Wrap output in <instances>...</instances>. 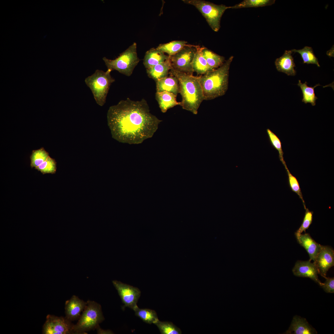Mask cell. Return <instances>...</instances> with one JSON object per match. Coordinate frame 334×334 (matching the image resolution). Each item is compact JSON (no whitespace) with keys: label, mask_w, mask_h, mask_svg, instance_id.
Returning <instances> with one entry per match:
<instances>
[{"label":"cell","mask_w":334,"mask_h":334,"mask_svg":"<svg viewBox=\"0 0 334 334\" xmlns=\"http://www.w3.org/2000/svg\"><path fill=\"white\" fill-rule=\"evenodd\" d=\"M135 315L144 322L154 324L159 320L156 312L149 309H140L138 307L134 310Z\"/></svg>","instance_id":"obj_25"},{"label":"cell","mask_w":334,"mask_h":334,"mask_svg":"<svg viewBox=\"0 0 334 334\" xmlns=\"http://www.w3.org/2000/svg\"><path fill=\"white\" fill-rule=\"evenodd\" d=\"M318 273L324 278L328 270L334 265V251L331 247L322 245L314 261Z\"/></svg>","instance_id":"obj_11"},{"label":"cell","mask_w":334,"mask_h":334,"mask_svg":"<svg viewBox=\"0 0 334 334\" xmlns=\"http://www.w3.org/2000/svg\"><path fill=\"white\" fill-rule=\"evenodd\" d=\"M35 169L43 174H54L56 171V162L54 159L49 156L46 160Z\"/></svg>","instance_id":"obj_32"},{"label":"cell","mask_w":334,"mask_h":334,"mask_svg":"<svg viewBox=\"0 0 334 334\" xmlns=\"http://www.w3.org/2000/svg\"><path fill=\"white\" fill-rule=\"evenodd\" d=\"M292 51L293 52H297L300 54L303 63L315 64L318 67L320 66L318 59L314 54L311 47L305 46L302 49H293Z\"/></svg>","instance_id":"obj_27"},{"label":"cell","mask_w":334,"mask_h":334,"mask_svg":"<svg viewBox=\"0 0 334 334\" xmlns=\"http://www.w3.org/2000/svg\"><path fill=\"white\" fill-rule=\"evenodd\" d=\"M112 283L125 307H128L134 310L138 307L137 304L141 294L140 290L116 280H113Z\"/></svg>","instance_id":"obj_10"},{"label":"cell","mask_w":334,"mask_h":334,"mask_svg":"<svg viewBox=\"0 0 334 334\" xmlns=\"http://www.w3.org/2000/svg\"><path fill=\"white\" fill-rule=\"evenodd\" d=\"M294 275L298 277H308L318 284L320 286L322 283L318 278V272L315 263L309 260H298L292 269Z\"/></svg>","instance_id":"obj_12"},{"label":"cell","mask_w":334,"mask_h":334,"mask_svg":"<svg viewBox=\"0 0 334 334\" xmlns=\"http://www.w3.org/2000/svg\"><path fill=\"white\" fill-rule=\"evenodd\" d=\"M187 45V42L184 41H174L165 44H160L156 48L164 53H167L168 56H170L180 51Z\"/></svg>","instance_id":"obj_23"},{"label":"cell","mask_w":334,"mask_h":334,"mask_svg":"<svg viewBox=\"0 0 334 334\" xmlns=\"http://www.w3.org/2000/svg\"><path fill=\"white\" fill-rule=\"evenodd\" d=\"M107 119L113 138L130 144L141 143L152 137L161 121L150 112L144 99L120 101L109 108Z\"/></svg>","instance_id":"obj_1"},{"label":"cell","mask_w":334,"mask_h":334,"mask_svg":"<svg viewBox=\"0 0 334 334\" xmlns=\"http://www.w3.org/2000/svg\"><path fill=\"white\" fill-rule=\"evenodd\" d=\"M49 156V153L43 148L32 151L30 156V166L36 168L44 162Z\"/></svg>","instance_id":"obj_28"},{"label":"cell","mask_w":334,"mask_h":334,"mask_svg":"<svg viewBox=\"0 0 334 334\" xmlns=\"http://www.w3.org/2000/svg\"><path fill=\"white\" fill-rule=\"evenodd\" d=\"M169 56L156 48H152L145 53L143 64L146 69L161 63L169 59Z\"/></svg>","instance_id":"obj_19"},{"label":"cell","mask_w":334,"mask_h":334,"mask_svg":"<svg viewBox=\"0 0 334 334\" xmlns=\"http://www.w3.org/2000/svg\"><path fill=\"white\" fill-rule=\"evenodd\" d=\"M198 46L187 44L180 51L169 56L172 68L174 71L193 74L192 62Z\"/></svg>","instance_id":"obj_8"},{"label":"cell","mask_w":334,"mask_h":334,"mask_svg":"<svg viewBox=\"0 0 334 334\" xmlns=\"http://www.w3.org/2000/svg\"><path fill=\"white\" fill-rule=\"evenodd\" d=\"M292 50H285L282 56L276 60L275 65L278 71L285 73L288 75H296V71L294 69L295 65L292 55Z\"/></svg>","instance_id":"obj_16"},{"label":"cell","mask_w":334,"mask_h":334,"mask_svg":"<svg viewBox=\"0 0 334 334\" xmlns=\"http://www.w3.org/2000/svg\"><path fill=\"white\" fill-rule=\"evenodd\" d=\"M233 56H231L218 68L198 76L204 99L209 100L224 95L229 86V70Z\"/></svg>","instance_id":"obj_3"},{"label":"cell","mask_w":334,"mask_h":334,"mask_svg":"<svg viewBox=\"0 0 334 334\" xmlns=\"http://www.w3.org/2000/svg\"><path fill=\"white\" fill-rule=\"evenodd\" d=\"M87 304V302L75 295L72 296L65 302V318L71 322L79 319Z\"/></svg>","instance_id":"obj_13"},{"label":"cell","mask_w":334,"mask_h":334,"mask_svg":"<svg viewBox=\"0 0 334 334\" xmlns=\"http://www.w3.org/2000/svg\"><path fill=\"white\" fill-rule=\"evenodd\" d=\"M201 50L203 56L212 70L221 66L225 61L223 56L217 54L207 48H202Z\"/></svg>","instance_id":"obj_22"},{"label":"cell","mask_w":334,"mask_h":334,"mask_svg":"<svg viewBox=\"0 0 334 334\" xmlns=\"http://www.w3.org/2000/svg\"><path fill=\"white\" fill-rule=\"evenodd\" d=\"M107 69L116 70L127 76L131 75L139 61L137 52V45L133 43L115 59L112 60L103 58Z\"/></svg>","instance_id":"obj_6"},{"label":"cell","mask_w":334,"mask_h":334,"mask_svg":"<svg viewBox=\"0 0 334 334\" xmlns=\"http://www.w3.org/2000/svg\"><path fill=\"white\" fill-rule=\"evenodd\" d=\"M297 241L309 254V260L315 261L322 245L316 242L308 233L295 235Z\"/></svg>","instance_id":"obj_15"},{"label":"cell","mask_w":334,"mask_h":334,"mask_svg":"<svg viewBox=\"0 0 334 334\" xmlns=\"http://www.w3.org/2000/svg\"><path fill=\"white\" fill-rule=\"evenodd\" d=\"M298 85L300 87L302 92L303 98L302 101L305 104L310 103L312 106L315 105L316 101L318 98L315 94L314 88L318 86H320L319 84V83L314 87H310L307 85L306 82L302 83L299 80Z\"/></svg>","instance_id":"obj_24"},{"label":"cell","mask_w":334,"mask_h":334,"mask_svg":"<svg viewBox=\"0 0 334 334\" xmlns=\"http://www.w3.org/2000/svg\"><path fill=\"white\" fill-rule=\"evenodd\" d=\"M275 2V0H244L240 3L230 6V9L263 7L271 5Z\"/></svg>","instance_id":"obj_26"},{"label":"cell","mask_w":334,"mask_h":334,"mask_svg":"<svg viewBox=\"0 0 334 334\" xmlns=\"http://www.w3.org/2000/svg\"><path fill=\"white\" fill-rule=\"evenodd\" d=\"M325 281L322 283L321 287L327 293H334V277H327Z\"/></svg>","instance_id":"obj_34"},{"label":"cell","mask_w":334,"mask_h":334,"mask_svg":"<svg viewBox=\"0 0 334 334\" xmlns=\"http://www.w3.org/2000/svg\"><path fill=\"white\" fill-rule=\"evenodd\" d=\"M73 325L65 317L49 315L43 325L42 332L45 334L74 333Z\"/></svg>","instance_id":"obj_9"},{"label":"cell","mask_w":334,"mask_h":334,"mask_svg":"<svg viewBox=\"0 0 334 334\" xmlns=\"http://www.w3.org/2000/svg\"><path fill=\"white\" fill-rule=\"evenodd\" d=\"M104 319L101 305L95 301L88 300L78 322L73 325L74 333H84L97 328Z\"/></svg>","instance_id":"obj_5"},{"label":"cell","mask_w":334,"mask_h":334,"mask_svg":"<svg viewBox=\"0 0 334 334\" xmlns=\"http://www.w3.org/2000/svg\"><path fill=\"white\" fill-rule=\"evenodd\" d=\"M185 3L194 6L205 18L208 24L213 30L218 31L221 27V18L230 6L224 5H216L203 0H183Z\"/></svg>","instance_id":"obj_7"},{"label":"cell","mask_w":334,"mask_h":334,"mask_svg":"<svg viewBox=\"0 0 334 334\" xmlns=\"http://www.w3.org/2000/svg\"><path fill=\"white\" fill-rule=\"evenodd\" d=\"M171 68L169 57V58L165 62L146 69V70L148 76L156 81L168 76Z\"/></svg>","instance_id":"obj_20"},{"label":"cell","mask_w":334,"mask_h":334,"mask_svg":"<svg viewBox=\"0 0 334 334\" xmlns=\"http://www.w3.org/2000/svg\"><path fill=\"white\" fill-rule=\"evenodd\" d=\"M154 324L158 327L161 334H182L180 329L171 322H162L159 320Z\"/></svg>","instance_id":"obj_29"},{"label":"cell","mask_w":334,"mask_h":334,"mask_svg":"<svg viewBox=\"0 0 334 334\" xmlns=\"http://www.w3.org/2000/svg\"><path fill=\"white\" fill-rule=\"evenodd\" d=\"M111 71L109 69L106 71L96 70L84 80L86 84L91 90L96 103L101 106H103L105 103L110 86L115 81L110 75Z\"/></svg>","instance_id":"obj_4"},{"label":"cell","mask_w":334,"mask_h":334,"mask_svg":"<svg viewBox=\"0 0 334 334\" xmlns=\"http://www.w3.org/2000/svg\"><path fill=\"white\" fill-rule=\"evenodd\" d=\"M316 330L310 325L306 319L296 315L293 318L286 334H317Z\"/></svg>","instance_id":"obj_14"},{"label":"cell","mask_w":334,"mask_h":334,"mask_svg":"<svg viewBox=\"0 0 334 334\" xmlns=\"http://www.w3.org/2000/svg\"><path fill=\"white\" fill-rule=\"evenodd\" d=\"M156 82L157 92H167L177 95L179 93V85L177 78L173 75L169 76L158 80Z\"/></svg>","instance_id":"obj_17"},{"label":"cell","mask_w":334,"mask_h":334,"mask_svg":"<svg viewBox=\"0 0 334 334\" xmlns=\"http://www.w3.org/2000/svg\"><path fill=\"white\" fill-rule=\"evenodd\" d=\"M155 96L159 107L163 113L175 106L181 105V102L177 101V96L173 93L167 92H156Z\"/></svg>","instance_id":"obj_18"},{"label":"cell","mask_w":334,"mask_h":334,"mask_svg":"<svg viewBox=\"0 0 334 334\" xmlns=\"http://www.w3.org/2000/svg\"><path fill=\"white\" fill-rule=\"evenodd\" d=\"M169 74L176 77L179 85V93L182 109L197 114L202 102L204 100L203 91L198 76L171 69Z\"/></svg>","instance_id":"obj_2"},{"label":"cell","mask_w":334,"mask_h":334,"mask_svg":"<svg viewBox=\"0 0 334 334\" xmlns=\"http://www.w3.org/2000/svg\"><path fill=\"white\" fill-rule=\"evenodd\" d=\"M194 72L198 74L204 75L212 71L209 66L206 60L203 55L201 48L198 47L192 62Z\"/></svg>","instance_id":"obj_21"},{"label":"cell","mask_w":334,"mask_h":334,"mask_svg":"<svg viewBox=\"0 0 334 334\" xmlns=\"http://www.w3.org/2000/svg\"><path fill=\"white\" fill-rule=\"evenodd\" d=\"M305 210V214L302 224L295 233V235L302 234L303 232H305L306 230L309 228L312 222L313 212L310 211L307 208H306Z\"/></svg>","instance_id":"obj_33"},{"label":"cell","mask_w":334,"mask_h":334,"mask_svg":"<svg viewBox=\"0 0 334 334\" xmlns=\"http://www.w3.org/2000/svg\"><path fill=\"white\" fill-rule=\"evenodd\" d=\"M266 131L271 144L278 151L280 160L283 164L284 165H285L286 163L284 159V152L282 149L281 143L280 139L269 129H267Z\"/></svg>","instance_id":"obj_30"},{"label":"cell","mask_w":334,"mask_h":334,"mask_svg":"<svg viewBox=\"0 0 334 334\" xmlns=\"http://www.w3.org/2000/svg\"><path fill=\"white\" fill-rule=\"evenodd\" d=\"M284 166L288 174L289 186L291 190L296 193L301 199L304 208L305 209L306 208V205L297 178L290 173L286 164L284 165Z\"/></svg>","instance_id":"obj_31"}]
</instances>
